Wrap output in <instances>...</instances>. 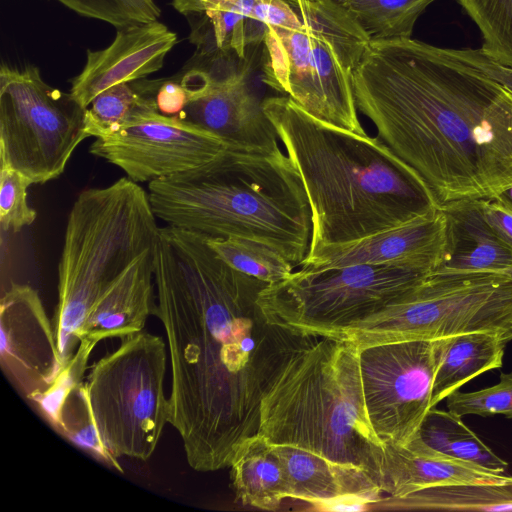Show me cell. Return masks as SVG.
<instances>
[{"instance_id": "cell-1", "label": "cell", "mask_w": 512, "mask_h": 512, "mask_svg": "<svg viewBox=\"0 0 512 512\" xmlns=\"http://www.w3.org/2000/svg\"><path fill=\"white\" fill-rule=\"evenodd\" d=\"M154 279L169 356V424L192 469L229 467L259 433L261 401L276 377L319 336L274 322L259 303L268 283L236 270L187 230L159 229Z\"/></svg>"}, {"instance_id": "cell-2", "label": "cell", "mask_w": 512, "mask_h": 512, "mask_svg": "<svg viewBox=\"0 0 512 512\" xmlns=\"http://www.w3.org/2000/svg\"><path fill=\"white\" fill-rule=\"evenodd\" d=\"M352 86L358 111L439 208L512 187V91L450 48L371 38Z\"/></svg>"}, {"instance_id": "cell-3", "label": "cell", "mask_w": 512, "mask_h": 512, "mask_svg": "<svg viewBox=\"0 0 512 512\" xmlns=\"http://www.w3.org/2000/svg\"><path fill=\"white\" fill-rule=\"evenodd\" d=\"M262 106L307 193L309 251L358 240L439 208L422 178L378 137L323 123L286 95L268 97Z\"/></svg>"}, {"instance_id": "cell-4", "label": "cell", "mask_w": 512, "mask_h": 512, "mask_svg": "<svg viewBox=\"0 0 512 512\" xmlns=\"http://www.w3.org/2000/svg\"><path fill=\"white\" fill-rule=\"evenodd\" d=\"M154 214L206 239L264 243L299 267L308 255L312 214L289 156L228 147L196 168L148 183Z\"/></svg>"}, {"instance_id": "cell-5", "label": "cell", "mask_w": 512, "mask_h": 512, "mask_svg": "<svg viewBox=\"0 0 512 512\" xmlns=\"http://www.w3.org/2000/svg\"><path fill=\"white\" fill-rule=\"evenodd\" d=\"M259 434L360 469L380 486L385 443L366 413L358 346L319 336L295 353L261 401Z\"/></svg>"}, {"instance_id": "cell-6", "label": "cell", "mask_w": 512, "mask_h": 512, "mask_svg": "<svg viewBox=\"0 0 512 512\" xmlns=\"http://www.w3.org/2000/svg\"><path fill=\"white\" fill-rule=\"evenodd\" d=\"M156 218L148 191L128 177L77 196L67 218L52 318L63 368L81 342L95 303L155 248Z\"/></svg>"}, {"instance_id": "cell-7", "label": "cell", "mask_w": 512, "mask_h": 512, "mask_svg": "<svg viewBox=\"0 0 512 512\" xmlns=\"http://www.w3.org/2000/svg\"><path fill=\"white\" fill-rule=\"evenodd\" d=\"M167 349L160 336L133 334L94 363L82 382L102 441L117 459L149 460L169 423Z\"/></svg>"}, {"instance_id": "cell-8", "label": "cell", "mask_w": 512, "mask_h": 512, "mask_svg": "<svg viewBox=\"0 0 512 512\" xmlns=\"http://www.w3.org/2000/svg\"><path fill=\"white\" fill-rule=\"evenodd\" d=\"M476 331L512 340V272L430 273L405 300L337 338L362 347Z\"/></svg>"}, {"instance_id": "cell-9", "label": "cell", "mask_w": 512, "mask_h": 512, "mask_svg": "<svg viewBox=\"0 0 512 512\" xmlns=\"http://www.w3.org/2000/svg\"><path fill=\"white\" fill-rule=\"evenodd\" d=\"M428 274L373 264L299 270L268 284L259 303L274 322L296 333L337 337L405 300Z\"/></svg>"}, {"instance_id": "cell-10", "label": "cell", "mask_w": 512, "mask_h": 512, "mask_svg": "<svg viewBox=\"0 0 512 512\" xmlns=\"http://www.w3.org/2000/svg\"><path fill=\"white\" fill-rule=\"evenodd\" d=\"M85 111L71 95L47 84L35 66L1 65L0 165L31 184L58 178L89 136Z\"/></svg>"}, {"instance_id": "cell-11", "label": "cell", "mask_w": 512, "mask_h": 512, "mask_svg": "<svg viewBox=\"0 0 512 512\" xmlns=\"http://www.w3.org/2000/svg\"><path fill=\"white\" fill-rule=\"evenodd\" d=\"M263 42L266 85L323 123L367 135L358 118L353 70L330 41L302 24L297 30L269 26Z\"/></svg>"}, {"instance_id": "cell-12", "label": "cell", "mask_w": 512, "mask_h": 512, "mask_svg": "<svg viewBox=\"0 0 512 512\" xmlns=\"http://www.w3.org/2000/svg\"><path fill=\"white\" fill-rule=\"evenodd\" d=\"M448 337L366 345L359 348L369 422L384 443L405 445L432 408L435 374Z\"/></svg>"}, {"instance_id": "cell-13", "label": "cell", "mask_w": 512, "mask_h": 512, "mask_svg": "<svg viewBox=\"0 0 512 512\" xmlns=\"http://www.w3.org/2000/svg\"><path fill=\"white\" fill-rule=\"evenodd\" d=\"M229 145L177 116L147 111L119 130L98 137L90 153L123 170L134 182H151L207 163Z\"/></svg>"}, {"instance_id": "cell-14", "label": "cell", "mask_w": 512, "mask_h": 512, "mask_svg": "<svg viewBox=\"0 0 512 512\" xmlns=\"http://www.w3.org/2000/svg\"><path fill=\"white\" fill-rule=\"evenodd\" d=\"M0 362L29 400L43 393L63 369L52 320L38 292L27 284L12 283L2 295Z\"/></svg>"}, {"instance_id": "cell-15", "label": "cell", "mask_w": 512, "mask_h": 512, "mask_svg": "<svg viewBox=\"0 0 512 512\" xmlns=\"http://www.w3.org/2000/svg\"><path fill=\"white\" fill-rule=\"evenodd\" d=\"M177 117L214 133L231 148L280 149L277 132L250 91L244 70L219 75L198 67L192 99Z\"/></svg>"}, {"instance_id": "cell-16", "label": "cell", "mask_w": 512, "mask_h": 512, "mask_svg": "<svg viewBox=\"0 0 512 512\" xmlns=\"http://www.w3.org/2000/svg\"><path fill=\"white\" fill-rule=\"evenodd\" d=\"M446 244V217L436 208L400 226L370 236L309 251L299 267L319 271L360 264L392 265L432 273Z\"/></svg>"}, {"instance_id": "cell-17", "label": "cell", "mask_w": 512, "mask_h": 512, "mask_svg": "<svg viewBox=\"0 0 512 512\" xmlns=\"http://www.w3.org/2000/svg\"><path fill=\"white\" fill-rule=\"evenodd\" d=\"M176 42V34L158 20L118 28L108 47L87 50L85 66L72 80L70 93L86 109L102 91L158 71Z\"/></svg>"}, {"instance_id": "cell-18", "label": "cell", "mask_w": 512, "mask_h": 512, "mask_svg": "<svg viewBox=\"0 0 512 512\" xmlns=\"http://www.w3.org/2000/svg\"><path fill=\"white\" fill-rule=\"evenodd\" d=\"M455 484L512 485V476L439 452L417 433L405 445L385 443L380 487L387 496Z\"/></svg>"}, {"instance_id": "cell-19", "label": "cell", "mask_w": 512, "mask_h": 512, "mask_svg": "<svg viewBox=\"0 0 512 512\" xmlns=\"http://www.w3.org/2000/svg\"><path fill=\"white\" fill-rule=\"evenodd\" d=\"M156 309L153 249L133 263L95 303L81 341L96 346L105 339L139 333Z\"/></svg>"}, {"instance_id": "cell-20", "label": "cell", "mask_w": 512, "mask_h": 512, "mask_svg": "<svg viewBox=\"0 0 512 512\" xmlns=\"http://www.w3.org/2000/svg\"><path fill=\"white\" fill-rule=\"evenodd\" d=\"M272 446L285 473L288 498L314 506L351 497L371 506L384 494L377 482L360 469L337 464L299 447Z\"/></svg>"}, {"instance_id": "cell-21", "label": "cell", "mask_w": 512, "mask_h": 512, "mask_svg": "<svg viewBox=\"0 0 512 512\" xmlns=\"http://www.w3.org/2000/svg\"><path fill=\"white\" fill-rule=\"evenodd\" d=\"M440 209L446 217V244L432 273L512 272V249L486 222L479 200Z\"/></svg>"}, {"instance_id": "cell-22", "label": "cell", "mask_w": 512, "mask_h": 512, "mask_svg": "<svg viewBox=\"0 0 512 512\" xmlns=\"http://www.w3.org/2000/svg\"><path fill=\"white\" fill-rule=\"evenodd\" d=\"M229 467L235 498L243 505L276 511L288 498L280 459L272 444L259 433L239 446Z\"/></svg>"}, {"instance_id": "cell-23", "label": "cell", "mask_w": 512, "mask_h": 512, "mask_svg": "<svg viewBox=\"0 0 512 512\" xmlns=\"http://www.w3.org/2000/svg\"><path fill=\"white\" fill-rule=\"evenodd\" d=\"M510 340L499 332L476 331L448 337L432 388V408L480 374L503 364Z\"/></svg>"}, {"instance_id": "cell-24", "label": "cell", "mask_w": 512, "mask_h": 512, "mask_svg": "<svg viewBox=\"0 0 512 512\" xmlns=\"http://www.w3.org/2000/svg\"><path fill=\"white\" fill-rule=\"evenodd\" d=\"M374 510L512 511V485L455 484L382 497Z\"/></svg>"}, {"instance_id": "cell-25", "label": "cell", "mask_w": 512, "mask_h": 512, "mask_svg": "<svg viewBox=\"0 0 512 512\" xmlns=\"http://www.w3.org/2000/svg\"><path fill=\"white\" fill-rule=\"evenodd\" d=\"M301 23L330 41L345 65L354 70L371 40L338 0H284Z\"/></svg>"}, {"instance_id": "cell-26", "label": "cell", "mask_w": 512, "mask_h": 512, "mask_svg": "<svg viewBox=\"0 0 512 512\" xmlns=\"http://www.w3.org/2000/svg\"><path fill=\"white\" fill-rule=\"evenodd\" d=\"M158 81L143 78L114 85L99 93L85 111L87 135L95 138L109 135L139 115L158 110L155 102Z\"/></svg>"}, {"instance_id": "cell-27", "label": "cell", "mask_w": 512, "mask_h": 512, "mask_svg": "<svg viewBox=\"0 0 512 512\" xmlns=\"http://www.w3.org/2000/svg\"><path fill=\"white\" fill-rule=\"evenodd\" d=\"M416 433L425 444L451 457L503 473L508 466L462 421L461 416L449 410L431 408Z\"/></svg>"}, {"instance_id": "cell-28", "label": "cell", "mask_w": 512, "mask_h": 512, "mask_svg": "<svg viewBox=\"0 0 512 512\" xmlns=\"http://www.w3.org/2000/svg\"><path fill=\"white\" fill-rule=\"evenodd\" d=\"M374 39L411 38L414 25L434 0H338Z\"/></svg>"}, {"instance_id": "cell-29", "label": "cell", "mask_w": 512, "mask_h": 512, "mask_svg": "<svg viewBox=\"0 0 512 512\" xmlns=\"http://www.w3.org/2000/svg\"><path fill=\"white\" fill-rule=\"evenodd\" d=\"M217 254L236 270L268 284L288 278L294 266L272 247L243 237L207 239Z\"/></svg>"}, {"instance_id": "cell-30", "label": "cell", "mask_w": 512, "mask_h": 512, "mask_svg": "<svg viewBox=\"0 0 512 512\" xmlns=\"http://www.w3.org/2000/svg\"><path fill=\"white\" fill-rule=\"evenodd\" d=\"M479 28L482 52L512 67V0H457Z\"/></svg>"}, {"instance_id": "cell-31", "label": "cell", "mask_w": 512, "mask_h": 512, "mask_svg": "<svg viewBox=\"0 0 512 512\" xmlns=\"http://www.w3.org/2000/svg\"><path fill=\"white\" fill-rule=\"evenodd\" d=\"M82 382L71 392L63 406L58 432L98 461L122 472L118 459L108 451L102 441Z\"/></svg>"}, {"instance_id": "cell-32", "label": "cell", "mask_w": 512, "mask_h": 512, "mask_svg": "<svg viewBox=\"0 0 512 512\" xmlns=\"http://www.w3.org/2000/svg\"><path fill=\"white\" fill-rule=\"evenodd\" d=\"M77 14L114 27L156 21L161 10L154 0H57Z\"/></svg>"}, {"instance_id": "cell-33", "label": "cell", "mask_w": 512, "mask_h": 512, "mask_svg": "<svg viewBox=\"0 0 512 512\" xmlns=\"http://www.w3.org/2000/svg\"><path fill=\"white\" fill-rule=\"evenodd\" d=\"M95 346L81 341L75 354L61 370L55 381L31 401L36 404L42 416L59 430L63 406L71 392L83 381L89 357Z\"/></svg>"}, {"instance_id": "cell-34", "label": "cell", "mask_w": 512, "mask_h": 512, "mask_svg": "<svg viewBox=\"0 0 512 512\" xmlns=\"http://www.w3.org/2000/svg\"><path fill=\"white\" fill-rule=\"evenodd\" d=\"M449 411L458 416L503 415L512 419V372L501 373L497 384L473 392L451 393L446 398Z\"/></svg>"}, {"instance_id": "cell-35", "label": "cell", "mask_w": 512, "mask_h": 512, "mask_svg": "<svg viewBox=\"0 0 512 512\" xmlns=\"http://www.w3.org/2000/svg\"><path fill=\"white\" fill-rule=\"evenodd\" d=\"M0 225L3 231L18 232L36 219L27 200L31 182L19 171L0 165Z\"/></svg>"}, {"instance_id": "cell-36", "label": "cell", "mask_w": 512, "mask_h": 512, "mask_svg": "<svg viewBox=\"0 0 512 512\" xmlns=\"http://www.w3.org/2000/svg\"><path fill=\"white\" fill-rule=\"evenodd\" d=\"M191 100V95L180 79L159 80L155 92L158 111L167 116H179Z\"/></svg>"}, {"instance_id": "cell-37", "label": "cell", "mask_w": 512, "mask_h": 512, "mask_svg": "<svg viewBox=\"0 0 512 512\" xmlns=\"http://www.w3.org/2000/svg\"><path fill=\"white\" fill-rule=\"evenodd\" d=\"M479 205L486 222L512 249V209L498 198L479 200Z\"/></svg>"}, {"instance_id": "cell-38", "label": "cell", "mask_w": 512, "mask_h": 512, "mask_svg": "<svg viewBox=\"0 0 512 512\" xmlns=\"http://www.w3.org/2000/svg\"><path fill=\"white\" fill-rule=\"evenodd\" d=\"M459 59L475 66L512 91V67L499 64L478 49H450Z\"/></svg>"}, {"instance_id": "cell-39", "label": "cell", "mask_w": 512, "mask_h": 512, "mask_svg": "<svg viewBox=\"0 0 512 512\" xmlns=\"http://www.w3.org/2000/svg\"><path fill=\"white\" fill-rule=\"evenodd\" d=\"M312 510L318 511H366L370 509V504L358 498H338L329 502L312 506Z\"/></svg>"}, {"instance_id": "cell-40", "label": "cell", "mask_w": 512, "mask_h": 512, "mask_svg": "<svg viewBox=\"0 0 512 512\" xmlns=\"http://www.w3.org/2000/svg\"><path fill=\"white\" fill-rule=\"evenodd\" d=\"M498 198L501 202H503L505 205L510 207L512 209V187L502 192L499 196L495 197Z\"/></svg>"}]
</instances>
